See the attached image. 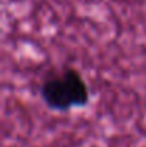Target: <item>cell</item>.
<instances>
[{"instance_id":"obj_1","label":"cell","mask_w":146,"mask_h":147,"mask_svg":"<svg viewBox=\"0 0 146 147\" xmlns=\"http://www.w3.org/2000/svg\"><path fill=\"white\" fill-rule=\"evenodd\" d=\"M39 93L43 104L57 113L82 109L90 101V89L83 74L72 66H63L45 76Z\"/></svg>"}]
</instances>
